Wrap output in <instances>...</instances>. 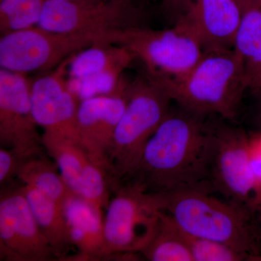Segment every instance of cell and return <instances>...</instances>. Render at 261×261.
<instances>
[{
    "mask_svg": "<svg viewBox=\"0 0 261 261\" xmlns=\"http://www.w3.org/2000/svg\"><path fill=\"white\" fill-rule=\"evenodd\" d=\"M205 117L181 107L170 111L147 142L133 176L125 182L152 193L211 189L214 135Z\"/></svg>",
    "mask_w": 261,
    "mask_h": 261,
    "instance_id": "cell-1",
    "label": "cell"
},
{
    "mask_svg": "<svg viewBox=\"0 0 261 261\" xmlns=\"http://www.w3.org/2000/svg\"><path fill=\"white\" fill-rule=\"evenodd\" d=\"M209 187L164 194V212L184 232L226 244L260 258L261 235L253 213L214 195Z\"/></svg>",
    "mask_w": 261,
    "mask_h": 261,
    "instance_id": "cell-2",
    "label": "cell"
},
{
    "mask_svg": "<svg viewBox=\"0 0 261 261\" xmlns=\"http://www.w3.org/2000/svg\"><path fill=\"white\" fill-rule=\"evenodd\" d=\"M157 82L180 107L227 120L238 115L244 92L248 89L243 62L233 48L204 51L186 74Z\"/></svg>",
    "mask_w": 261,
    "mask_h": 261,
    "instance_id": "cell-3",
    "label": "cell"
},
{
    "mask_svg": "<svg viewBox=\"0 0 261 261\" xmlns=\"http://www.w3.org/2000/svg\"><path fill=\"white\" fill-rule=\"evenodd\" d=\"M166 89L145 73L130 81L126 109L108 153L113 185L129 180L147 142L171 111Z\"/></svg>",
    "mask_w": 261,
    "mask_h": 261,
    "instance_id": "cell-4",
    "label": "cell"
},
{
    "mask_svg": "<svg viewBox=\"0 0 261 261\" xmlns=\"http://www.w3.org/2000/svg\"><path fill=\"white\" fill-rule=\"evenodd\" d=\"M98 43L114 44L129 49L145 66L146 73L156 81L179 78L200 61L202 44L185 27L173 23L171 28L137 27L104 34Z\"/></svg>",
    "mask_w": 261,
    "mask_h": 261,
    "instance_id": "cell-5",
    "label": "cell"
},
{
    "mask_svg": "<svg viewBox=\"0 0 261 261\" xmlns=\"http://www.w3.org/2000/svg\"><path fill=\"white\" fill-rule=\"evenodd\" d=\"M104 217L110 257L137 258L150 241L164 212V195L132 182L117 184Z\"/></svg>",
    "mask_w": 261,
    "mask_h": 261,
    "instance_id": "cell-6",
    "label": "cell"
},
{
    "mask_svg": "<svg viewBox=\"0 0 261 261\" xmlns=\"http://www.w3.org/2000/svg\"><path fill=\"white\" fill-rule=\"evenodd\" d=\"M147 0H98L75 3L46 0L38 27L51 32L82 33L99 38L124 29L149 27Z\"/></svg>",
    "mask_w": 261,
    "mask_h": 261,
    "instance_id": "cell-7",
    "label": "cell"
},
{
    "mask_svg": "<svg viewBox=\"0 0 261 261\" xmlns=\"http://www.w3.org/2000/svg\"><path fill=\"white\" fill-rule=\"evenodd\" d=\"M214 148L209 183L214 192L254 213L261 207V187L250 162L249 136L237 127L211 126Z\"/></svg>",
    "mask_w": 261,
    "mask_h": 261,
    "instance_id": "cell-8",
    "label": "cell"
},
{
    "mask_svg": "<svg viewBox=\"0 0 261 261\" xmlns=\"http://www.w3.org/2000/svg\"><path fill=\"white\" fill-rule=\"evenodd\" d=\"M97 43V37L92 34L54 32L37 25L1 36L0 66L25 75L47 73L75 53Z\"/></svg>",
    "mask_w": 261,
    "mask_h": 261,
    "instance_id": "cell-9",
    "label": "cell"
},
{
    "mask_svg": "<svg viewBox=\"0 0 261 261\" xmlns=\"http://www.w3.org/2000/svg\"><path fill=\"white\" fill-rule=\"evenodd\" d=\"M0 255L1 260L13 261L56 258L20 187L1 192Z\"/></svg>",
    "mask_w": 261,
    "mask_h": 261,
    "instance_id": "cell-10",
    "label": "cell"
},
{
    "mask_svg": "<svg viewBox=\"0 0 261 261\" xmlns=\"http://www.w3.org/2000/svg\"><path fill=\"white\" fill-rule=\"evenodd\" d=\"M31 86L25 74L0 69V144L28 158L45 151L33 116Z\"/></svg>",
    "mask_w": 261,
    "mask_h": 261,
    "instance_id": "cell-11",
    "label": "cell"
},
{
    "mask_svg": "<svg viewBox=\"0 0 261 261\" xmlns=\"http://www.w3.org/2000/svg\"><path fill=\"white\" fill-rule=\"evenodd\" d=\"M71 56L54 71L44 73L33 82L31 102L33 116L44 133L79 139L76 117L80 102L67 85Z\"/></svg>",
    "mask_w": 261,
    "mask_h": 261,
    "instance_id": "cell-12",
    "label": "cell"
},
{
    "mask_svg": "<svg viewBox=\"0 0 261 261\" xmlns=\"http://www.w3.org/2000/svg\"><path fill=\"white\" fill-rule=\"evenodd\" d=\"M243 11L236 0H183L172 16L191 32L204 51L232 49Z\"/></svg>",
    "mask_w": 261,
    "mask_h": 261,
    "instance_id": "cell-13",
    "label": "cell"
},
{
    "mask_svg": "<svg viewBox=\"0 0 261 261\" xmlns=\"http://www.w3.org/2000/svg\"><path fill=\"white\" fill-rule=\"evenodd\" d=\"M128 90V87L121 95L84 99L81 101L77 111V133L80 142L109 172L108 153L117 126L126 109Z\"/></svg>",
    "mask_w": 261,
    "mask_h": 261,
    "instance_id": "cell-14",
    "label": "cell"
},
{
    "mask_svg": "<svg viewBox=\"0 0 261 261\" xmlns=\"http://www.w3.org/2000/svg\"><path fill=\"white\" fill-rule=\"evenodd\" d=\"M70 238L78 253L77 260H97L109 258L105 238L102 209L71 194L63 206Z\"/></svg>",
    "mask_w": 261,
    "mask_h": 261,
    "instance_id": "cell-15",
    "label": "cell"
},
{
    "mask_svg": "<svg viewBox=\"0 0 261 261\" xmlns=\"http://www.w3.org/2000/svg\"><path fill=\"white\" fill-rule=\"evenodd\" d=\"M133 53L123 46L99 43L82 49L70 58L68 78H83L102 73L125 71L135 61Z\"/></svg>",
    "mask_w": 261,
    "mask_h": 261,
    "instance_id": "cell-16",
    "label": "cell"
},
{
    "mask_svg": "<svg viewBox=\"0 0 261 261\" xmlns=\"http://www.w3.org/2000/svg\"><path fill=\"white\" fill-rule=\"evenodd\" d=\"M37 224L54 250L57 259L67 260L70 247L69 229L63 207L31 187L20 186Z\"/></svg>",
    "mask_w": 261,
    "mask_h": 261,
    "instance_id": "cell-17",
    "label": "cell"
},
{
    "mask_svg": "<svg viewBox=\"0 0 261 261\" xmlns=\"http://www.w3.org/2000/svg\"><path fill=\"white\" fill-rule=\"evenodd\" d=\"M42 140L45 152L54 159L62 177L75 194L81 176L87 165L92 160L99 161L79 139L44 133Z\"/></svg>",
    "mask_w": 261,
    "mask_h": 261,
    "instance_id": "cell-18",
    "label": "cell"
},
{
    "mask_svg": "<svg viewBox=\"0 0 261 261\" xmlns=\"http://www.w3.org/2000/svg\"><path fill=\"white\" fill-rule=\"evenodd\" d=\"M233 49L241 58L248 88L261 84V8L245 10L235 36Z\"/></svg>",
    "mask_w": 261,
    "mask_h": 261,
    "instance_id": "cell-19",
    "label": "cell"
},
{
    "mask_svg": "<svg viewBox=\"0 0 261 261\" xmlns=\"http://www.w3.org/2000/svg\"><path fill=\"white\" fill-rule=\"evenodd\" d=\"M17 178L22 185L34 189L61 206L73 194L60 171L44 154L27 160L19 170Z\"/></svg>",
    "mask_w": 261,
    "mask_h": 261,
    "instance_id": "cell-20",
    "label": "cell"
},
{
    "mask_svg": "<svg viewBox=\"0 0 261 261\" xmlns=\"http://www.w3.org/2000/svg\"><path fill=\"white\" fill-rule=\"evenodd\" d=\"M140 254L151 261H193L181 230L165 212L153 236Z\"/></svg>",
    "mask_w": 261,
    "mask_h": 261,
    "instance_id": "cell-21",
    "label": "cell"
},
{
    "mask_svg": "<svg viewBox=\"0 0 261 261\" xmlns=\"http://www.w3.org/2000/svg\"><path fill=\"white\" fill-rule=\"evenodd\" d=\"M46 0H0L1 36L37 27Z\"/></svg>",
    "mask_w": 261,
    "mask_h": 261,
    "instance_id": "cell-22",
    "label": "cell"
},
{
    "mask_svg": "<svg viewBox=\"0 0 261 261\" xmlns=\"http://www.w3.org/2000/svg\"><path fill=\"white\" fill-rule=\"evenodd\" d=\"M184 238L191 252L193 261H243L254 260L247 254L226 244L214 240L192 236L184 232Z\"/></svg>",
    "mask_w": 261,
    "mask_h": 261,
    "instance_id": "cell-23",
    "label": "cell"
},
{
    "mask_svg": "<svg viewBox=\"0 0 261 261\" xmlns=\"http://www.w3.org/2000/svg\"><path fill=\"white\" fill-rule=\"evenodd\" d=\"M29 159L31 158L23 155L15 149L1 147L0 149V184L2 186L10 183L13 178L17 177L22 165Z\"/></svg>",
    "mask_w": 261,
    "mask_h": 261,
    "instance_id": "cell-24",
    "label": "cell"
},
{
    "mask_svg": "<svg viewBox=\"0 0 261 261\" xmlns=\"http://www.w3.org/2000/svg\"><path fill=\"white\" fill-rule=\"evenodd\" d=\"M248 148L252 170L261 187V133L249 137Z\"/></svg>",
    "mask_w": 261,
    "mask_h": 261,
    "instance_id": "cell-25",
    "label": "cell"
},
{
    "mask_svg": "<svg viewBox=\"0 0 261 261\" xmlns=\"http://www.w3.org/2000/svg\"><path fill=\"white\" fill-rule=\"evenodd\" d=\"M183 0H163L162 9L166 15L171 17L177 10Z\"/></svg>",
    "mask_w": 261,
    "mask_h": 261,
    "instance_id": "cell-26",
    "label": "cell"
},
{
    "mask_svg": "<svg viewBox=\"0 0 261 261\" xmlns=\"http://www.w3.org/2000/svg\"><path fill=\"white\" fill-rule=\"evenodd\" d=\"M253 8H261V0H245L244 12Z\"/></svg>",
    "mask_w": 261,
    "mask_h": 261,
    "instance_id": "cell-27",
    "label": "cell"
},
{
    "mask_svg": "<svg viewBox=\"0 0 261 261\" xmlns=\"http://www.w3.org/2000/svg\"><path fill=\"white\" fill-rule=\"evenodd\" d=\"M64 1L71 2V3H88L98 1V0H64Z\"/></svg>",
    "mask_w": 261,
    "mask_h": 261,
    "instance_id": "cell-28",
    "label": "cell"
},
{
    "mask_svg": "<svg viewBox=\"0 0 261 261\" xmlns=\"http://www.w3.org/2000/svg\"><path fill=\"white\" fill-rule=\"evenodd\" d=\"M237 3L240 5L242 10H244V6H245V0H236Z\"/></svg>",
    "mask_w": 261,
    "mask_h": 261,
    "instance_id": "cell-29",
    "label": "cell"
},
{
    "mask_svg": "<svg viewBox=\"0 0 261 261\" xmlns=\"http://www.w3.org/2000/svg\"><path fill=\"white\" fill-rule=\"evenodd\" d=\"M147 1H149H149H150V0H147ZM162 1H163V0H162Z\"/></svg>",
    "mask_w": 261,
    "mask_h": 261,
    "instance_id": "cell-30",
    "label": "cell"
},
{
    "mask_svg": "<svg viewBox=\"0 0 261 261\" xmlns=\"http://www.w3.org/2000/svg\"><path fill=\"white\" fill-rule=\"evenodd\" d=\"M261 88V84H260V89Z\"/></svg>",
    "mask_w": 261,
    "mask_h": 261,
    "instance_id": "cell-31",
    "label": "cell"
},
{
    "mask_svg": "<svg viewBox=\"0 0 261 261\" xmlns=\"http://www.w3.org/2000/svg\"><path fill=\"white\" fill-rule=\"evenodd\" d=\"M260 210H261V207H260Z\"/></svg>",
    "mask_w": 261,
    "mask_h": 261,
    "instance_id": "cell-32",
    "label": "cell"
}]
</instances>
